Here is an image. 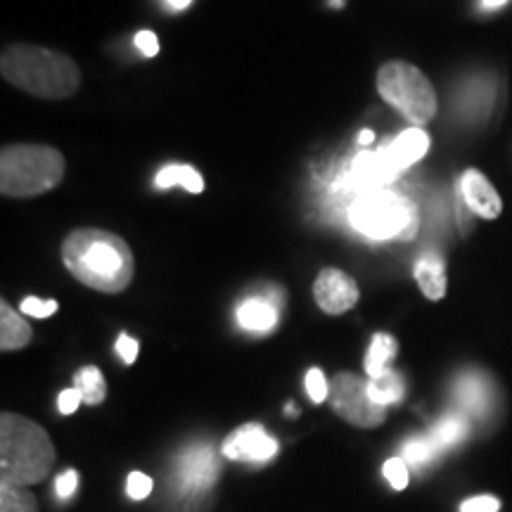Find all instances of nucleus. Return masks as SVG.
I'll return each instance as SVG.
<instances>
[{
    "mask_svg": "<svg viewBox=\"0 0 512 512\" xmlns=\"http://www.w3.org/2000/svg\"><path fill=\"white\" fill-rule=\"evenodd\" d=\"M62 261L81 285L102 294H119L136 273L131 247L124 238L100 228H79L62 242Z\"/></svg>",
    "mask_w": 512,
    "mask_h": 512,
    "instance_id": "nucleus-1",
    "label": "nucleus"
},
{
    "mask_svg": "<svg viewBox=\"0 0 512 512\" xmlns=\"http://www.w3.org/2000/svg\"><path fill=\"white\" fill-rule=\"evenodd\" d=\"M0 74L19 91L46 100H62L79 91L81 69L57 50L15 43L0 55Z\"/></svg>",
    "mask_w": 512,
    "mask_h": 512,
    "instance_id": "nucleus-2",
    "label": "nucleus"
},
{
    "mask_svg": "<svg viewBox=\"0 0 512 512\" xmlns=\"http://www.w3.org/2000/svg\"><path fill=\"white\" fill-rule=\"evenodd\" d=\"M55 465V446L48 432L17 413L0 418V472L12 484L43 482Z\"/></svg>",
    "mask_w": 512,
    "mask_h": 512,
    "instance_id": "nucleus-3",
    "label": "nucleus"
},
{
    "mask_svg": "<svg viewBox=\"0 0 512 512\" xmlns=\"http://www.w3.org/2000/svg\"><path fill=\"white\" fill-rule=\"evenodd\" d=\"M67 174L62 152L50 145L15 143L0 152V192L5 197H36L57 188Z\"/></svg>",
    "mask_w": 512,
    "mask_h": 512,
    "instance_id": "nucleus-4",
    "label": "nucleus"
},
{
    "mask_svg": "<svg viewBox=\"0 0 512 512\" xmlns=\"http://www.w3.org/2000/svg\"><path fill=\"white\" fill-rule=\"evenodd\" d=\"M349 219L363 238L373 242L413 240L420 226L415 202L389 188L361 192L349 211Z\"/></svg>",
    "mask_w": 512,
    "mask_h": 512,
    "instance_id": "nucleus-5",
    "label": "nucleus"
},
{
    "mask_svg": "<svg viewBox=\"0 0 512 512\" xmlns=\"http://www.w3.org/2000/svg\"><path fill=\"white\" fill-rule=\"evenodd\" d=\"M377 93L415 126L430 124L437 114L434 86L415 64L401 60L382 64L377 72Z\"/></svg>",
    "mask_w": 512,
    "mask_h": 512,
    "instance_id": "nucleus-6",
    "label": "nucleus"
},
{
    "mask_svg": "<svg viewBox=\"0 0 512 512\" xmlns=\"http://www.w3.org/2000/svg\"><path fill=\"white\" fill-rule=\"evenodd\" d=\"M330 403L339 418L347 420L349 425L363 427V430H370L387 420V408L373 401L368 380L354 373L335 375L330 387Z\"/></svg>",
    "mask_w": 512,
    "mask_h": 512,
    "instance_id": "nucleus-7",
    "label": "nucleus"
},
{
    "mask_svg": "<svg viewBox=\"0 0 512 512\" xmlns=\"http://www.w3.org/2000/svg\"><path fill=\"white\" fill-rule=\"evenodd\" d=\"M399 174H401V169L394 164L387 145H384V147H377V150L358 152V155L354 157V162H351V166H349L344 183H347L349 188L370 192V190L387 188V185L392 183Z\"/></svg>",
    "mask_w": 512,
    "mask_h": 512,
    "instance_id": "nucleus-8",
    "label": "nucleus"
},
{
    "mask_svg": "<svg viewBox=\"0 0 512 512\" xmlns=\"http://www.w3.org/2000/svg\"><path fill=\"white\" fill-rule=\"evenodd\" d=\"M219 477V460L209 446H197L178 458L176 486L185 496H197L209 491Z\"/></svg>",
    "mask_w": 512,
    "mask_h": 512,
    "instance_id": "nucleus-9",
    "label": "nucleus"
},
{
    "mask_svg": "<svg viewBox=\"0 0 512 512\" xmlns=\"http://www.w3.org/2000/svg\"><path fill=\"white\" fill-rule=\"evenodd\" d=\"M313 297L325 313L342 316L356 306L358 285L351 275L339 271V268H323L313 283Z\"/></svg>",
    "mask_w": 512,
    "mask_h": 512,
    "instance_id": "nucleus-10",
    "label": "nucleus"
},
{
    "mask_svg": "<svg viewBox=\"0 0 512 512\" xmlns=\"http://www.w3.org/2000/svg\"><path fill=\"white\" fill-rule=\"evenodd\" d=\"M223 456L230 460H245V463H266L278 453V441L264 427L249 422L235 430L221 446Z\"/></svg>",
    "mask_w": 512,
    "mask_h": 512,
    "instance_id": "nucleus-11",
    "label": "nucleus"
},
{
    "mask_svg": "<svg viewBox=\"0 0 512 512\" xmlns=\"http://www.w3.org/2000/svg\"><path fill=\"white\" fill-rule=\"evenodd\" d=\"M460 200L472 214H477L479 219L494 221L501 216L503 211V200L498 195L494 185H491L489 178H486L482 171L467 169L463 176H460Z\"/></svg>",
    "mask_w": 512,
    "mask_h": 512,
    "instance_id": "nucleus-12",
    "label": "nucleus"
},
{
    "mask_svg": "<svg viewBox=\"0 0 512 512\" xmlns=\"http://www.w3.org/2000/svg\"><path fill=\"white\" fill-rule=\"evenodd\" d=\"M235 318H238L242 330L266 335V332L278 328L280 304H275L273 297H247L235 311Z\"/></svg>",
    "mask_w": 512,
    "mask_h": 512,
    "instance_id": "nucleus-13",
    "label": "nucleus"
},
{
    "mask_svg": "<svg viewBox=\"0 0 512 512\" xmlns=\"http://www.w3.org/2000/svg\"><path fill=\"white\" fill-rule=\"evenodd\" d=\"M430 145H432V138L430 133L422 131L420 126H413V128H406V131L399 133L392 143L387 145L389 155H392L394 164L399 166V169H408V166L418 164L422 157L430 152Z\"/></svg>",
    "mask_w": 512,
    "mask_h": 512,
    "instance_id": "nucleus-14",
    "label": "nucleus"
},
{
    "mask_svg": "<svg viewBox=\"0 0 512 512\" xmlns=\"http://www.w3.org/2000/svg\"><path fill=\"white\" fill-rule=\"evenodd\" d=\"M415 280H418L420 292L425 294L427 299L432 302H439V299L446 297V287H448V278H446V264L444 259L437 252H425L415 261Z\"/></svg>",
    "mask_w": 512,
    "mask_h": 512,
    "instance_id": "nucleus-15",
    "label": "nucleus"
},
{
    "mask_svg": "<svg viewBox=\"0 0 512 512\" xmlns=\"http://www.w3.org/2000/svg\"><path fill=\"white\" fill-rule=\"evenodd\" d=\"M31 335L34 332H31L27 320L19 316L8 302L0 304V349L17 351L29 347Z\"/></svg>",
    "mask_w": 512,
    "mask_h": 512,
    "instance_id": "nucleus-16",
    "label": "nucleus"
},
{
    "mask_svg": "<svg viewBox=\"0 0 512 512\" xmlns=\"http://www.w3.org/2000/svg\"><path fill=\"white\" fill-rule=\"evenodd\" d=\"M368 389H370V396H373L375 403L389 408V406H394V403L403 401V396H406V380H403L401 373H396V370L389 368L387 373L370 377Z\"/></svg>",
    "mask_w": 512,
    "mask_h": 512,
    "instance_id": "nucleus-17",
    "label": "nucleus"
},
{
    "mask_svg": "<svg viewBox=\"0 0 512 512\" xmlns=\"http://www.w3.org/2000/svg\"><path fill=\"white\" fill-rule=\"evenodd\" d=\"M396 351H399V344L392 335L387 332H377L370 342L368 354H366V373L368 377H377L382 373H387L392 361L396 358Z\"/></svg>",
    "mask_w": 512,
    "mask_h": 512,
    "instance_id": "nucleus-18",
    "label": "nucleus"
},
{
    "mask_svg": "<svg viewBox=\"0 0 512 512\" xmlns=\"http://www.w3.org/2000/svg\"><path fill=\"white\" fill-rule=\"evenodd\" d=\"M74 387L79 389L83 403H88V406H98V403L105 401L107 396V382L105 377H102L100 368L95 366L81 368L79 373L74 375Z\"/></svg>",
    "mask_w": 512,
    "mask_h": 512,
    "instance_id": "nucleus-19",
    "label": "nucleus"
},
{
    "mask_svg": "<svg viewBox=\"0 0 512 512\" xmlns=\"http://www.w3.org/2000/svg\"><path fill=\"white\" fill-rule=\"evenodd\" d=\"M456 396L470 413H484L486 399H489L486 380H484V377H479V375L460 377V382L456 387Z\"/></svg>",
    "mask_w": 512,
    "mask_h": 512,
    "instance_id": "nucleus-20",
    "label": "nucleus"
},
{
    "mask_svg": "<svg viewBox=\"0 0 512 512\" xmlns=\"http://www.w3.org/2000/svg\"><path fill=\"white\" fill-rule=\"evenodd\" d=\"M0 512H38V503L27 486L0 482Z\"/></svg>",
    "mask_w": 512,
    "mask_h": 512,
    "instance_id": "nucleus-21",
    "label": "nucleus"
},
{
    "mask_svg": "<svg viewBox=\"0 0 512 512\" xmlns=\"http://www.w3.org/2000/svg\"><path fill=\"white\" fill-rule=\"evenodd\" d=\"M467 434V422L463 415H446V418H441L437 425L432 427V432L427 434L434 441V446L439 448V451H444V448L458 444L460 439H463Z\"/></svg>",
    "mask_w": 512,
    "mask_h": 512,
    "instance_id": "nucleus-22",
    "label": "nucleus"
},
{
    "mask_svg": "<svg viewBox=\"0 0 512 512\" xmlns=\"http://www.w3.org/2000/svg\"><path fill=\"white\" fill-rule=\"evenodd\" d=\"M439 448L434 446V441L430 437H415L403 446V460L408 465H425L430 463L432 458L439 456Z\"/></svg>",
    "mask_w": 512,
    "mask_h": 512,
    "instance_id": "nucleus-23",
    "label": "nucleus"
},
{
    "mask_svg": "<svg viewBox=\"0 0 512 512\" xmlns=\"http://www.w3.org/2000/svg\"><path fill=\"white\" fill-rule=\"evenodd\" d=\"M384 472V479H387L389 484H392V489L396 491H403L411 482V470H408V463L403 458H389L387 463L382 467Z\"/></svg>",
    "mask_w": 512,
    "mask_h": 512,
    "instance_id": "nucleus-24",
    "label": "nucleus"
},
{
    "mask_svg": "<svg viewBox=\"0 0 512 512\" xmlns=\"http://www.w3.org/2000/svg\"><path fill=\"white\" fill-rule=\"evenodd\" d=\"M306 394H309V399L313 403H323L325 399H330V384L325 380L323 370L320 368H311L309 373H306Z\"/></svg>",
    "mask_w": 512,
    "mask_h": 512,
    "instance_id": "nucleus-25",
    "label": "nucleus"
},
{
    "mask_svg": "<svg viewBox=\"0 0 512 512\" xmlns=\"http://www.w3.org/2000/svg\"><path fill=\"white\" fill-rule=\"evenodd\" d=\"M55 311H57V302H53V299L27 297L22 302V313L31 318H50Z\"/></svg>",
    "mask_w": 512,
    "mask_h": 512,
    "instance_id": "nucleus-26",
    "label": "nucleus"
},
{
    "mask_svg": "<svg viewBox=\"0 0 512 512\" xmlns=\"http://www.w3.org/2000/svg\"><path fill=\"white\" fill-rule=\"evenodd\" d=\"M126 494L133 498V501H143L152 494V479L143 475V472H131L126 482Z\"/></svg>",
    "mask_w": 512,
    "mask_h": 512,
    "instance_id": "nucleus-27",
    "label": "nucleus"
},
{
    "mask_svg": "<svg viewBox=\"0 0 512 512\" xmlns=\"http://www.w3.org/2000/svg\"><path fill=\"white\" fill-rule=\"evenodd\" d=\"M133 43H136L138 53L145 57H155L159 53V38L155 31H150V29H140L136 38H133Z\"/></svg>",
    "mask_w": 512,
    "mask_h": 512,
    "instance_id": "nucleus-28",
    "label": "nucleus"
},
{
    "mask_svg": "<svg viewBox=\"0 0 512 512\" xmlns=\"http://www.w3.org/2000/svg\"><path fill=\"white\" fill-rule=\"evenodd\" d=\"M498 510H501V501L494 496H475L460 505V512H498Z\"/></svg>",
    "mask_w": 512,
    "mask_h": 512,
    "instance_id": "nucleus-29",
    "label": "nucleus"
},
{
    "mask_svg": "<svg viewBox=\"0 0 512 512\" xmlns=\"http://www.w3.org/2000/svg\"><path fill=\"white\" fill-rule=\"evenodd\" d=\"M181 171H183V164L164 166V169L159 171L155 178V185L159 190H169V188H174V185H181Z\"/></svg>",
    "mask_w": 512,
    "mask_h": 512,
    "instance_id": "nucleus-30",
    "label": "nucleus"
},
{
    "mask_svg": "<svg viewBox=\"0 0 512 512\" xmlns=\"http://www.w3.org/2000/svg\"><path fill=\"white\" fill-rule=\"evenodd\" d=\"M181 188H185L192 195H200L204 190V178L200 171L195 169V166L190 164H183V171H181Z\"/></svg>",
    "mask_w": 512,
    "mask_h": 512,
    "instance_id": "nucleus-31",
    "label": "nucleus"
},
{
    "mask_svg": "<svg viewBox=\"0 0 512 512\" xmlns=\"http://www.w3.org/2000/svg\"><path fill=\"white\" fill-rule=\"evenodd\" d=\"M83 403L79 389L72 387V389H64V392L57 396V408H60L62 415H72L76 413V408H79Z\"/></svg>",
    "mask_w": 512,
    "mask_h": 512,
    "instance_id": "nucleus-32",
    "label": "nucleus"
},
{
    "mask_svg": "<svg viewBox=\"0 0 512 512\" xmlns=\"http://www.w3.org/2000/svg\"><path fill=\"white\" fill-rule=\"evenodd\" d=\"M138 342L133 337H128V335H119V339H117V354H119V358L124 363H128V366H131V363H136V358H138Z\"/></svg>",
    "mask_w": 512,
    "mask_h": 512,
    "instance_id": "nucleus-33",
    "label": "nucleus"
},
{
    "mask_svg": "<svg viewBox=\"0 0 512 512\" xmlns=\"http://www.w3.org/2000/svg\"><path fill=\"white\" fill-rule=\"evenodd\" d=\"M76 486H79V475H76V470H67L57 477L55 491L60 498H69V496H74Z\"/></svg>",
    "mask_w": 512,
    "mask_h": 512,
    "instance_id": "nucleus-34",
    "label": "nucleus"
},
{
    "mask_svg": "<svg viewBox=\"0 0 512 512\" xmlns=\"http://www.w3.org/2000/svg\"><path fill=\"white\" fill-rule=\"evenodd\" d=\"M373 143H375V133L370 131V128H363V131L358 133V145H361L363 150H368Z\"/></svg>",
    "mask_w": 512,
    "mask_h": 512,
    "instance_id": "nucleus-35",
    "label": "nucleus"
},
{
    "mask_svg": "<svg viewBox=\"0 0 512 512\" xmlns=\"http://www.w3.org/2000/svg\"><path fill=\"white\" fill-rule=\"evenodd\" d=\"M190 3H192V0H166V5H169V8H171V10H176V12L185 10V8H188Z\"/></svg>",
    "mask_w": 512,
    "mask_h": 512,
    "instance_id": "nucleus-36",
    "label": "nucleus"
},
{
    "mask_svg": "<svg viewBox=\"0 0 512 512\" xmlns=\"http://www.w3.org/2000/svg\"><path fill=\"white\" fill-rule=\"evenodd\" d=\"M505 3H508V0H482V8L484 10H498V8H503Z\"/></svg>",
    "mask_w": 512,
    "mask_h": 512,
    "instance_id": "nucleus-37",
    "label": "nucleus"
},
{
    "mask_svg": "<svg viewBox=\"0 0 512 512\" xmlns=\"http://www.w3.org/2000/svg\"><path fill=\"white\" fill-rule=\"evenodd\" d=\"M342 3H344V0H330V5H335V8H339Z\"/></svg>",
    "mask_w": 512,
    "mask_h": 512,
    "instance_id": "nucleus-38",
    "label": "nucleus"
}]
</instances>
